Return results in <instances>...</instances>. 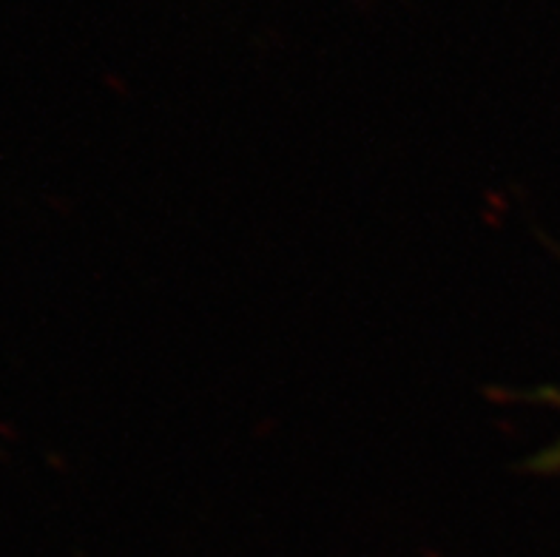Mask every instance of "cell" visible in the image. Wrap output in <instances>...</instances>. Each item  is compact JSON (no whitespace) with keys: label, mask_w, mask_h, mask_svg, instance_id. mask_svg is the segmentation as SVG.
Returning a JSON list of instances; mask_svg holds the SVG:
<instances>
[{"label":"cell","mask_w":560,"mask_h":557,"mask_svg":"<svg viewBox=\"0 0 560 557\" xmlns=\"http://www.w3.org/2000/svg\"><path fill=\"white\" fill-rule=\"evenodd\" d=\"M549 402L555 407H560V395L558 393H549ZM526 473H535V475H560V436L555 438L552 444H547L544 450H538L533 459L524 464Z\"/></svg>","instance_id":"obj_1"}]
</instances>
